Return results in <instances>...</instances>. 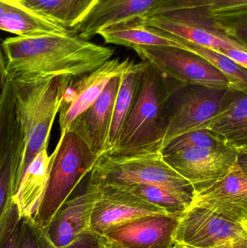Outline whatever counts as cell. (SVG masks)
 I'll return each instance as SVG.
<instances>
[{"label": "cell", "instance_id": "obj_1", "mask_svg": "<svg viewBox=\"0 0 247 248\" xmlns=\"http://www.w3.org/2000/svg\"><path fill=\"white\" fill-rule=\"evenodd\" d=\"M1 49L7 77H81L111 59L114 49L93 43L75 33H45L4 39Z\"/></svg>", "mask_w": 247, "mask_h": 248}, {"label": "cell", "instance_id": "obj_2", "mask_svg": "<svg viewBox=\"0 0 247 248\" xmlns=\"http://www.w3.org/2000/svg\"><path fill=\"white\" fill-rule=\"evenodd\" d=\"M148 62L139 81L136 100L117 145L110 156L123 157L161 152L168 100L174 87Z\"/></svg>", "mask_w": 247, "mask_h": 248}, {"label": "cell", "instance_id": "obj_3", "mask_svg": "<svg viewBox=\"0 0 247 248\" xmlns=\"http://www.w3.org/2000/svg\"><path fill=\"white\" fill-rule=\"evenodd\" d=\"M72 78L63 76H49L11 80L16 117L26 142L17 186L30 162L41 150L48 147L52 125L59 112L64 93Z\"/></svg>", "mask_w": 247, "mask_h": 248}, {"label": "cell", "instance_id": "obj_4", "mask_svg": "<svg viewBox=\"0 0 247 248\" xmlns=\"http://www.w3.org/2000/svg\"><path fill=\"white\" fill-rule=\"evenodd\" d=\"M44 193L33 220L44 229L61 205L89 174L97 157L78 135L67 129L50 155Z\"/></svg>", "mask_w": 247, "mask_h": 248}, {"label": "cell", "instance_id": "obj_5", "mask_svg": "<svg viewBox=\"0 0 247 248\" xmlns=\"http://www.w3.org/2000/svg\"><path fill=\"white\" fill-rule=\"evenodd\" d=\"M88 182L94 185L146 184L160 186L191 205L194 192L161 152L116 157L102 154L96 160Z\"/></svg>", "mask_w": 247, "mask_h": 248}, {"label": "cell", "instance_id": "obj_6", "mask_svg": "<svg viewBox=\"0 0 247 248\" xmlns=\"http://www.w3.org/2000/svg\"><path fill=\"white\" fill-rule=\"evenodd\" d=\"M230 90L187 86L177 83L168 100L166 127L161 150L180 136L207 129L230 99Z\"/></svg>", "mask_w": 247, "mask_h": 248}, {"label": "cell", "instance_id": "obj_7", "mask_svg": "<svg viewBox=\"0 0 247 248\" xmlns=\"http://www.w3.org/2000/svg\"><path fill=\"white\" fill-rule=\"evenodd\" d=\"M142 61L155 67L165 78L178 84L229 90L224 74L201 57L174 46L133 48Z\"/></svg>", "mask_w": 247, "mask_h": 248}, {"label": "cell", "instance_id": "obj_8", "mask_svg": "<svg viewBox=\"0 0 247 248\" xmlns=\"http://www.w3.org/2000/svg\"><path fill=\"white\" fill-rule=\"evenodd\" d=\"M174 243L196 248H247V226L209 208L190 205L180 217Z\"/></svg>", "mask_w": 247, "mask_h": 248}, {"label": "cell", "instance_id": "obj_9", "mask_svg": "<svg viewBox=\"0 0 247 248\" xmlns=\"http://www.w3.org/2000/svg\"><path fill=\"white\" fill-rule=\"evenodd\" d=\"M25 137L16 117L11 79L0 96V224L17 189Z\"/></svg>", "mask_w": 247, "mask_h": 248}, {"label": "cell", "instance_id": "obj_10", "mask_svg": "<svg viewBox=\"0 0 247 248\" xmlns=\"http://www.w3.org/2000/svg\"><path fill=\"white\" fill-rule=\"evenodd\" d=\"M162 153L165 161L189 182L194 195L207 190L223 179L244 155L228 146Z\"/></svg>", "mask_w": 247, "mask_h": 248}, {"label": "cell", "instance_id": "obj_11", "mask_svg": "<svg viewBox=\"0 0 247 248\" xmlns=\"http://www.w3.org/2000/svg\"><path fill=\"white\" fill-rule=\"evenodd\" d=\"M145 64V61L136 62L129 58H111L91 72L73 78L65 90L58 112L60 134L96 101L112 78L136 71Z\"/></svg>", "mask_w": 247, "mask_h": 248}, {"label": "cell", "instance_id": "obj_12", "mask_svg": "<svg viewBox=\"0 0 247 248\" xmlns=\"http://www.w3.org/2000/svg\"><path fill=\"white\" fill-rule=\"evenodd\" d=\"M93 185L97 187V195L89 230L100 237L112 227L126 221L145 216L167 214L161 208L120 186Z\"/></svg>", "mask_w": 247, "mask_h": 248}, {"label": "cell", "instance_id": "obj_13", "mask_svg": "<svg viewBox=\"0 0 247 248\" xmlns=\"http://www.w3.org/2000/svg\"><path fill=\"white\" fill-rule=\"evenodd\" d=\"M180 217L154 214L122 223L102 236L111 248H171Z\"/></svg>", "mask_w": 247, "mask_h": 248}, {"label": "cell", "instance_id": "obj_14", "mask_svg": "<svg viewBox=\"0 0 247 248\" xmlns=\"http://www.w3.org/2000/svg\"><path fill=\"white\" fill-rule=\"evenodd\" d=\"M191 205L209 208L231 221L247 226V155L240 156L223 179L194 195Z\"/></svg>", "mask_w": 247, "mask_h": 248}, {"label": "cell", "instance_id": "obj_15", "mask_svg": "<svg viewBox=\"0 0 247 248\" xmlns=\"http://www.w3.org/2000/svg\"><path fill=\"white\" fill-rule=\"evenodd\" d=\"M95 185L88 183L82 191L73 193L61 205L44 229L55 248L65 247L89 230L90 219L97 199Z\"/></svg>", "mask_w": 247, "mask_h": 248}, {"label": "cell", "instance_id": "obj_16", "mask_svg": "<svg viewBox=\"0 0 247 248\" xmlns=\"http://www.w3.org/2000/svg\"><path fill=\"white\" fill-rule=\"evenodd\" d=\"M120 82V77L112 78L96 101L77 116L67 128L84 141L97 159L107 148L112 115Z\"/></svg>", "mask_w": 247, "mask_h": 248}, {"label": "cell", "instance_id": "obj_17", "mask_svg": "<svg viewBox=\"0 0 247 248\" xmlns=\"http://www.w3.org/2000/svg\"><path fill=\"white\" fill-rule=\"evenodd\" d=\"M160 0H98L87 16L71 29L89 40L104 28L133 19L142 18Z\"/></svg>", "mask_w": 247, "mask_h": 248}, {"label": "cell", "instance_id": "obj_18", "mask_svg": "<svg viewBox=\"0 0 247 248\" xmlns=\"http://www.w3.org/2000/svg\"><path fill=\"white\" fill-rule=\"evenodd\" d=\"M240 155L247 154V93L232 91L223 110L207 128Z\"/></svg>", "mask_w": 247, "mask_h": 248}, {"label": "cell", "instance_id": "obj_19", "mask_svg": "<svg viewBox=\"0 0 247 248\" xmlns=\"http://www.w3.org/2000/svg\"><path fill=\"white\" fill-rule=\"evenodd\" d=\"M48 147L41 150L30 162L20 179L13 201L17 205L20 217L33 218L37 212L44 193L50 156Z\"/></svg>", "mask_w": 247, "mask_h": 248}, {"label": "cell", "instance_id": "obj_20", "mask_svg": "<svg viewBox=\"0 0 247 248\" xmlns=\"http://www.w3.org/2000/svg\"><path fill=\"white\" fill-rule=\"evenodd\" d=\"M0 30L17 36L72 32L35 14L15 0H0Z\"/></svg>", "mask_w": 247, "mask_h": 248}, {"label": "cell", "instance_id": "obj_21", "mask_svg": "<svg viewBox=\"0 0 247 248\" xmlns=\"http://www.w3.org/2000/svg\"><path fill=\"white\" fill-rule=\"evenodd\" d=\"M98 0H18L40 17L71 30L78 25Z\"/></svg>", "mask_w": 247, "mask_h": 248}, {"label": "cell", "instance_id": "obj_22", "mask_svg": "<svg viewBox=\"0 0 247 248\" xmlns=\"http://www.w3.org/2000/svg\"><path fill=\"white\" fill-rule=\"evenodd\" d=\"M149 30L168 39L177 47L192 52L205 60L209 63L224 74L229 82L230 90L247 93V69L226 58L212 48L196 45L178 36L155 28L146 26Z\"/></svg>", "mask_w": 247, "mask_h": 248}, {"label": "cell", "instance_id": "obj_23", "mask_svg": "<svg viewBox=\"0 0 247 248\" xmlns=\"http://www.w3.org/2000/svg\"><path fill=\"white\" fill-rule=\"evenodd\" d=\"M147 64L146 62L142 68L120 77V87L112 115L107 148L104 153H110L114 150L118 142L134 104L141 77Z\"/></svg>", "mask_w": 247, "mask_h": 248}, {"label": "cell", "instance_id": "obj_24", "mask_svg": "<svg viewBox=\"0 0 247 248\" xmlns=\"http://www.w3.org/2000/svg\"><path fill=\"white\" fill-rule=\"evenodd\" d=\"M140 20L145 26L160 29L162 31L206 47L213 49L228 47L247 49V47L242 46L233 39L199 26L171 21L160 17L140 18Z\"/></svg>", "mask_w": 247, "mask_h": 248}, {"label": "cell", "instance_id": "obj_25", "mask_svg": "<svg viewBox=\"0 0 247 248\" xmlns=\"http://www.w3.org/2000/svg\"><path fill=\"white\" fill-rule=\"evenodd\" d=\"M107 44L133 48L141 46H174L168 39L151 31L140 18L116 23L104 28L98 34Z\"/></svg>", "mask_w": 247, "mask_h": 248}, {"label": "cell", "instance_id": "obj_26", "mask_svg": "<svg viewBox=\"0 0 247 248\" xmlns=\"http://www.w3.org/2000/svg\"><path fill=\"white\" fill-rule=\"evenodd\" d=\"M113 185L127 189L146 202L163 210L168 215L181 217L189 208V205L181 198L160 186L146 184Z\"/></svg>", "mask_w": 247, "mask_h": 248}, {"label": "cell", "instance_id": "obj_27", "mask_svg": "<svg viewBox=\"0 0 247 248\" xmlns=\"http://www.w3.org/2000/svg\"><path fill=\"white\" fill-rule=\"evenodd\" d=\"M228 145L223 139L210 130L202 129L190 131L177 137L165 147L162 153L175 151L181 149L213 148Z\"/></svg>", "mask_w": 247, "mask_h": 248}, {"label": "cell", "instance_id": "obj_28", "mask_svg": "<svg viewBox=\"0 0 247 248\" xmlns=\"http://www.w3.org/2000/svg\"><path fill=\"white\" fill-rule=\"evenodd\" d=\"M17 248H55L43 228L35 223L32 218L20 219Z\"/></svg>", "mask_w": 247, "mask_h": 248}, {"label": "cell", "instance_id": "obj_29", "mask_svg": "<svg viewBox=\"0 0 247 248\" xmlns=\"http://www.w3.org/2000/svg\"><path fill=\"white\" fill-rule=\"evenodd\" d=\"M20 219L17 205L13 201L0 224V248H17Z\"/></svg>", "mask_w": 247, "mask_h": 248}, {"label": "cell", "instance_id": "obj_30", "mask_svg": "<svg viewBox=\"0 0 247 248\" xmlns=\"http://www.w3.org/2000/svg\"><path fill=\"white\" fill-rule=\"evenodd\" d=\"M221 1L222 0H160L142 18H148L176 10L213 7Z\"/></svg>", "mask_w": 247, "mask_h": 248}, {"label": "cell", "instance_id": "obj_31", "mask_svg": "<svg viewBox=\"0 0 247 248\" xmlns=\"http://www.w3.org/2000/svg\"><path fill=\"white\" fill-rule=\"evenodd\" d=\"M104 243L102 237L88 230L78 236L71 244L60 248H101Z\"/></svg>", "mask_w": 247, "mask_h": 248}, {"label": "cell", "instance_id": "obj_32", "mask_svg": "<svg viewBox=\"0 0 247 248\" xmlns=\"http://www.w3.org/2000/svg\"><path fill=\"white\" fill-rule=\"evenodd\" d=\"M235 63L247 69V49L236 47L220 48L215 49Z\"/></svg>", "mask_w": 247, "mask_h": 248}, {"label": "cell", "instance_id": "obj_33", "mask_svg": "<svg viewBox=\"0 0 247 248\" xmlns=\"http://www.w3.org/2000/svg\"><path fill=\"white\" fill-rule=\"evenodd\" d=\"M7 79L8 77H7V68H6L5 59L1 49V45L0 44V96Z\"/></svg>", "mask_w": 247, "mask_h": 248}, {"label": "cell", "instance_id": "obj_34", "mask_svg": "<svg viewBox=\"0 0 247 248\" xmlns=\"http://www.w3.org/2000/svg\"><path fill=\"white\" fill-rule=\"evenodd\" d=\"M174 244L176 245L179 248H196L194 247H191V246H186V245L184 244H180V243H174Z\"/></svg>", "mask_w": 247, "mask_h": 248}, {"label": "cell", "instance_id": "obj_35", "mask_svg": "<svg viewBox=\"0 0 247 248\" xmlns=\"http://www.w3.org/2000/svg\"><path fill=\"white\" fill-rule=\"evenodd\" d=\"M101 248H110V246H107V245L106 244V243H104V244H103V246H102Z\"/></svg>", "mask_w": 247, "mask_h": 248}, {"label": "cell", "instance_id": "obj_36", "mask_svg": "<svg viewBox=\"0 0 247 248\" xmlns=\"http://www.w3.org/2000/svg\"><path fill=\"white\" fill-rule=\"evenodd\" d=\"M171 248H179L178 247V246H176V245L174 244V246H172Z\"/></svg>", "mask_w": 247, "mask_h": 248}, {"label": "cell", "instance_id": "obj_37", "mask_svg": "<svg viewBox=\"0 0 247 248\" xmlns=\"http://www.w3.org/2000/svg\"><path fill=\"white\" fill-rule=\"evenodd\" d=\"M15 1H18V0H15Z\"/></svg>", "mask_w": 247, "mask_h": 248}]
</instances>
